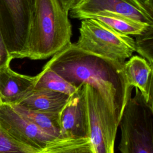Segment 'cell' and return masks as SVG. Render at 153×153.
I'll return each mask as SVG.
<instances>
[{"instance_id": "obj_23", "label": "cell", "mask_w": 153, "mask_h": 153, "mask_svg": "<svg viewBox=\"0 0 153 153\" xmlns=\"http://www.w3.org/2000/svg\"><path fill=\"white\" fill-rule=\"evenodd\" d=\"M1 100H0V104H1Z\"/></svg>"}, {"instance_id": "obj_15", "label": "cell", "mask_w": 153, "mask_h": 153, "mask_svg": "<svg viewBox=\"0 0 153 153\" xmlns=\"http://www.w3.org/2000/svg\"><path fill=\"white\" fill-rule=\"evenodd\" d=\"M35 88L48 89L69 96L78 89L55 71L45 66L43 67L41 72L35 76Z\"/></svg>"}, {"instance_id": "obj_21", "label": "cell", "mask_w": 153, "mask_h": 153, "mask_svg": "<svg viewBox=\"0 0 153 153\" xmlns=\"http://www.w3.org/2000/svg\"><path fill=\"white\" fill-rule=\"evenodd\" d=\"M28 2H29V4L30 5V7L31 8V10H32V12H33V8H34V6H35V1L36 0H27Z\"/></svg>"}, {"instance_id": "obj_16", "label": "cell", "mask_w": 153, "mask_h": 153, "mask_svg": "<svg viewBox=\"0 0 153 153\" xmlns=\"http://www.w3.org/2000/svg\"><path fill=\"white\" fill-rule=\"evenodd\" d=\"M36 153H96L89 138L57 139Z\"/></svg>"}, {"instance_id": "obj_1", "label": "cell", "mask_w": 153, "mask_h": 153, "mask_svg": "<svg viewBox=\"0 0 153 153\" xmlns=\"http://www.w3.org/2000/svg\"><path fill=\"white\" fill-rule=\"evenodd\" d=\"M44 66L76 88L88 84L96 89L120 123L132 89L127 82L124 64L82 50L71 42Z\"/></svg>"}, {"instance_id": "obj_22", "label": "cell", "mask_w": 153, "mask_h": 153, "mask_svg": "<svg viewBox=\"0 0 153 153\" xmlns=\"http://www.w3.org/2000/svg\"><path fill=\"white\" fill-rule=\"evenodd\" d=\"M144 1L148 7L153 9V0H144Z\"/></svg>"}, {"instance_id": "obj_8", "label": "cell", "mask_w": 153, "mask_h": 153, "mask_svg": "<svg viewBox=\"0 0 153 153\" xmlns=\"http://www.w3.org/2000/svg\"><path fill=\"white\" fill-rule=\"evenodd\" d=\"M0 127L12 138L38 152L57 139L7 104H0Z\"/></svg>"}, {"instance_id": "obj_4", "label": "cell", "mask_w": 153, "mask_h": 153, "mask_svg": "<svg viewBox=\"0 0 153 153\" xmlns=\"http://www.w3.org/2000/svg\"><path fill=\"white\" fill-rule=\"evenodd\" d=\"M75 44L88 52L124 64L136 51L134 39L94 19L81 20Z\"/></svg>"}, {"instance_id": "obj_13", "label": "cell", "mask_w": 153, "mask_h": 153, "mask_svg": "<svg viewBox=\"0 0 153 153\" xmlns=\"http://www.w3.org/2000/svg\"><path fill=\"white\" fill-rule=\"evenodd\" d=\"M89 18L96 19L118 32L134 36L142 33L149 27L153 26L108 11L97 13Z\"/></svg>"}, {"instance_id": "obj_20", "label": "cell", "mask_w": 153, "mask_h": 153, "mask_svg": "<svg viewBox=\"0 0 153 153\" xmlns=\"http://www.w3.org/2000/svg\"><path fill=\"white\" fill-rule=\"evenodd\" d=\"M61 4L62 7L67 11L69 10L74 6L78 0H59Z\"/></svg>"}, {"instance_id": "obj_10", "label": "cell", "mask_w": 153, "mask_h": 153, "mask_svg": "<svg viewBox=\"0 0 153 153\" xmlns=\"http://www.w3.org/2000/svg\"><path fill=\"white\" fill-rule=\"evenodd\" d=\"M35 76L23 75L10 66L0 69V100L10 105L19 104L34 88Z\"/></svg>"}, {"instance_id": "obj_7", "label": "cell", "mask_w": 153, "mask_h": 153, "mask_svg": "<svg viewBox=\"0 0 153 153\" xmlns=\"http://www.w3.org/2000/svg\"><path fill=\"white\" fill-rule=\"evenodd\" d=\"M108 11L153 25V9L144 0H78L69 10L72 19L82 20Z\"/></svg>"}, {"instance_id": "obj_12", "label": "cell", "mask_w": 153, "mask_h": 153, "mask_svg": "<svg viewBox=\"0 0 153 153\" xmlns=\"http://www.w3.org/2000/svg\"><path fill=\"white\" fill-rule=\"evenodd\" d=\"M69 95L44 88H33L19 104L30 110L59 113L68 102Z\"/></svg>"}, {"instance_id": "obj_9", "label": "cell", "mask_w": 153, "mask_h": 153, "mask_svg": "<svg viewBox=\"0 0 153 153\" xmlns=\"http://www.w3.org/2000/svg\"><path fill=\"white\" fill-rule=\"evenodd\" d=\"M59 115L60 139L89 138L84 85L70 95Z\"/></svg>"}, {"instance_id": "obj_14", "label": "cell", "mask_w": 153, "mask_h": 153, "mask_svg": "<svg viewBox=\"0 0 153 153\" xmlns=\"http://www.w3.org/2000/svg\"><path fill=\"white\" fill-rule=\"evenodd\" d=\"M12 106L16 111L30 120L44 132L56 138L60 139L59 113L32 111L19 105Z\"/></svg>"}, {"instance_id": "obj_6", "label": "cell", "mask_w": 153, "mask_h": 153, "mask_svg": "<svg viewBox=\"0 0 153 153\" xmlns=\"http://www.w3.org/2000/svg\"><path fill=\"white\" fill-rule=\"evenodd\" d=\"M32 15L27 0H0V29L13 59L24 58Z\"/></svg>"}, {"instance_id": "obj_5", "label": "cell", "mask_w": 153, "mask_h": 153, "mask_svg": "<svg viewBox=\"0 0 153 153\" xmlns=\"http://www.w3.org/2000/svg\"><path fill=\"white\" fill-rule=\"evenodd\" d=\"M89 139L96 153H114V143L119 126L115 115L100 93L85 84Z\"/></svg>"}, {"instance_id": "obj_18", "label": "cell", "mask_w": 153, "mask_h": 153, "mask_svg": "<svg viewBox=\"0 0 153 153\" xmlns=\"http://www.w3.org/2000/svg\"><path fill=\"white\" fill-rule=\"evenodd\" d=\"M36 152V151L14 140L0 127V153Z\"/></svg>"}, {"instance_id": "obj_3", "label": "cell", "mask_w": 153, "mask_h": 153, "mask_svg": "<svg viewBox=\"0 0 153 153\" xmlns=\"http://www.w3.org/2000/svg\"><path fill=\"white\" fill-rule=\"evenodd\" d=\"M127 102L119 125L121 153H153V106L139 90Z\"/></svg>"}, {"instance_id": "obj_17", "label": "cell", "mask_w": 153, "mask_h": 153, "mask_svg": "<svg viewBox=\"0 0 153 153\" xmlns=\"http://www.w3.org/2000/svg\"><path fill=\"white\" fill-rule=\"evenodd\" d=\"M135 51L153 65V26L135 36Z\"/></svg>"}, {"instance_id": "obj_19", "label": "cell", "mask_w": 153, "mask_h": 153, "mask_svg": "<svg viewBox=\"0 0 153 153\" xmlns=\"http://www.w3.org/2000/svg\"><path fill=\"white\" fill-rule=\"evenodd\" d=\"M13 60L5 44L0 29V69L10 66V63Z\"/></svg>"}, {"instance_id": "obj_2", "label": "cell", "mask_w": 153, "mask_h": 153, "mask_svg": "<svg viewBox=\"0 0 153 153\" xmlns=\"http://www.w3.org/2000/svg\"><path fill=\"white\" fill-rule=\"evenodd\" d=\"M68 13L59 0H36L24 58L46 59L71 42Z\"/></svg>"}, {"instance_id": "obj_11", "label": "cell", "mask_w": 153, "mask_h": 153, "mask_svg": "<svg viewBox=\"0 0 153 153\" xmlns=\"http://www.w3.org/2000/svg\"><path fill=\"white\" fill-rule=\"evenodd\" d=\"M124 71L128 85L137 88L146 102L153 106V65L142 57L133 56L124 62Z\"/></svg>"}]
</instances>
